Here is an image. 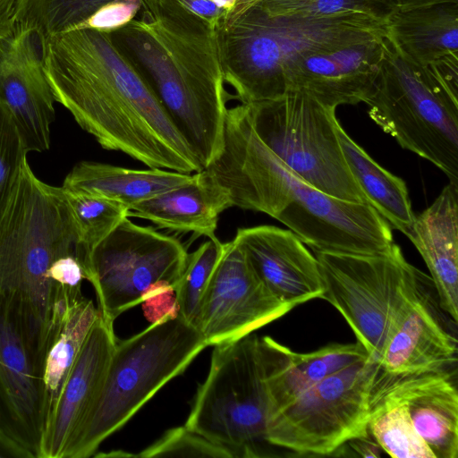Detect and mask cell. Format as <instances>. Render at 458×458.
<instances>
[{
  "label": "cell",
  "mask_w": 458,
  "mask_h": 458,
  "mask_svg": "<svg viewBox=\"0 0 458 458\" xmlns=\"http://www.w3.org/2000/svg\"><path fill=\"white\" fill-rule=\"evenodd\" d=\"M44 70L55 100L103 148L149 168L185 174L203 169L109 33L75 29L47 38Z\"/></svg>",
  "instance_id": "6da1fadb"
},
{
  "label": "cell",
  "mask_w": 458,
  "mask_h": 458,
  "mask_svg": "<svg viewBox=\"0 0 458 458\" xmlns=\"http://www.w3.org/2000/svg\"><path fill=\"white\" fill-rule=\"evenodd\" d=\"M204 169L233 207L268 215L314 251L377 254L394 244L392 227L370 205L320 191L278 158L255 132L247 104L227 108L223 148Z\"/></svg>",
  "instance_id": "7a4b0ae2"
},
{
  "label": "cell",
  "mask_w": 458,
  "mask_h": 458,
  "mask_svg": "<svg viewBox=\"0 0 458 458\" xmlns=\"http://www.w3.org/2000/svg\"><path fill=\"white\" fill-rule=\"evenodd\" d=\"M206 168L223 148L229 94L216 30L176 0H140L109 33Z\"/></svg>",
  "instance_id": "3957f363"
},
{
  "label": "cell",
  "mask_w": 458,
  "mask_h": 458,
  "mask_svg": "<svg viewBox=\"0 0 458 458\" xmlns=\"http://www.w3.org/2000/svg\"><path fill=\"white\" fill-rule=\"evenodd\" d=\"M386 25L364 19L303 20L271 16L259 0H237L216 28L225 82L242 104L279 98L288 91L285 71L315 48L368 33Z\"/></svg>",
  "instance_id": "277c9868"
},
{
  "label": "cell",
  "mask_w": 458,
  "mask_h": 458,
  "mask_svg": "<svg viewBox=\"0 0 458 458\" xmlns=\"http://www.w3.org/2000/svg\"><path fill=\"white\" fill-rule=\"evenodd\" d=\"M365 104L399 145L458 183V55L421 66L386 37L385 55Z\"/></svg>",
  "instance_id": "5b68a950"
},
{
  "label": "cell",
  "mask_w": 458,
  "mask_h": 458,
  "mask_svg": "<svg viewBox=\"0 0 458 458\" xmlns=\"http://www.w3.org/2000/svg\"><path fill=\"white\" fill-rule=\"evenodd\" d=\"M208 347L180 315L152 322L116 342L99 394L64 458L94 455L165 384L183 373Z\"/></svg>",
  "instance_id": "8992f818"
},
{
  "label": "cell",
  "mask_w": 458,
  "mask_h": 458,
  "mask_svg": "<svg viewBox=\"0 0 458 458\" xmlns=\"http://www.w3.org/2000/svg\"><path fill=\"white\" fill-rule=\"evenodd\" d=\"M67 254L78 258L66 195L38 179L26 160L0 215V293L21 294L44 322L54 285L48 271Z\"/></svg>",
  "instance_id": "52a82bcc"
},
{
  "label": "cell",
  "mask_w": 458,
  "mask_h": 458,
  "mask_svg": "<svg viewBox=\"0 0 458 458\" xmlns=\"http://www.w3.org/2000/svg\"><path fill=\"white\" fill-rule=\"evenodd\" d=\"M213 347L184 426L230 448L235 458L272 456L267 439L269 363L262 338L250 334Z\"/></svg>",
  "instance_id": "ba28073f"
},
{
  "label": "cell",
  "mask_w": 458,
  "mask_h": 458,
  "mask_svg": "<svg viewBox=\"0 0 458 458\" xmlns=\"http://www.w3.org/2000/svg\"><path fill=\"white\" fill-rule=\"evenodd\" d=\"M247 106L259 138L300 178L334 198L368 204L341 148L336 108L301 90Z\"/></svg>",
  "instance_id": "9c48e42d"
},
{
  "label": "cell",
  "mask_w": 458,
  "mask_h": 458,
  "mask_svg": "<svg viewBox=\"0 0 458 458\" xmlns=\"http://www.w3.org/2000/svg\"><path fill=\"white\" fill-rule=\"evenodd\" d=\"M379 369L369 358L307 389L270 419L267 442L298 455H333L368 434L369 397Z\"/></svg>",
  "instance_id": "30bf717a"
},
{
  "label": "cell",
  "mask_w": 458,
  "mask_h": 458,
  "mask_svg": "<svg viewBox=\"0 0 458 458\" xmlns=\"http://www.w3.org/2000/svg\"><path fill=\"white\" fill-rule=\"evenodd\" d=\"M188 252L175 237L125 217L90 252L84 266L101 316L113 323L123 312L142 302L158 282L174 285Z\"/></svg>",
  "instance_id": "8fae6325"
},
{
  "label": "cell",
  "mask_w": 458,
  "mask_h": 458,
  "mask_svg": "<svg viewBox=\"0 0 458 458\" xmlns=\"http://www.w3.org/2000/svg\"><path fill=\"white\" fill-rule=\"evenodd\" d=\"M314 253L323 284L320 299L340 312L378 363L411 264L395 243L377 254Z\"/></svg>",
  "instance_id": "7c38bea8"
},
{
  "label": "cell",
  "mask_w": 458,
  "mask_h": 458,
  "mask_svg": "<svg viewBox=\"0 0 458 458\" xmlns=\"http://www.w3.org/2000/svg\"><path fill=\"white\" fill-rule=\"evenodd\" d=\"M42 318L21 294L0 293V429L38 458L43 432Z\"/></svg>",
  "instance_id": "4fadbf2b"
},
{
  "label": "cell",
  "mask_w": 458,
  "mask_h": 458,
  "mask_svg": "<svg viewBox=\"0 0 458 458\" xmlns=\"http://www.w3.org/2000/svg\"><path fill=\"white\" fill-rule=\"evenodd\" d=\"M293 309L266 287L232 240L225 242L204 290L197 327L206 345L216 346L250 335Z\"/></svg>",
  "instance_id": "5bb4252c"
},
{
  "label": "cell",
  "mask_w": 458,
  "mask_h": 458,
  "mask_svg": "<svg viewBox=\"0 0 458 458\" xmlns=\"http://www.w3.org/2000/svg\"><path fill=\"white\" fill-rule=\"evenodd\" d=\"M444 312L430 276L411 264L380 368L403 373L457 364V338Z\"/></svg>",
  "instance_id": "9a60e30c"
},
{
  "label": "cell",
  "mask_w": 458,
  "mask_h": 458,
  "mask_svg": "<svg viewBox=\"0 0 458 458\" xmlns=\"http://www.w3.org/2000/svg\"><path fill=\"white\" fill-rule=\"evenodd\" d=\"M386 35L368 33L307 52L285 71L288 90L335 108L365 103L381 69Z\"/></svg>",
  "instance_id": "2e32d148"
},
{
  "label": "cell",
  "mask_w": 458,
  "mask_h": 458,
  "mask_svg": "<svg viewBox=\"0 0 458 458\" xmlns=\"http://www.w3.org/2000/svg\"><path fill=\"white\" fill-rule=\"evenodd\" d=\"M46 38L21 20L0 37V99L11 111L28 151L50 147L55 101L44 70Z\"/></svg>",
  "instance_id": "e0dca14e"
},
{
  "label": "cell",
  "mask_w": 458,
  "mask_h": 458,
  "mask_svg": "<svg viewBox=\"0 0 458 458\" xmlns=\"http://www.w3.org/2000/svg\"><path fill=\"white\" fill-rule=\"evenodd\" d=\"M373 388L405 404L416 431L436 458H457V364L403 373L380 368Z\"/></svg>",
  "instance_id": "ac0fdd59"
},
{
  "label": "cell",
  "mask_w": 458,
  "mask_h": 458,
  "mask_svg": "<svg viewBox=\"0 0 458 458\" xmlns=\"http://www.w3.org/2000/svg\"><path fill=\"white\" fill-rule=\"evenodd\" d=\"M115 344L114 324L98 312L61 389L38 458H64L99 394Z\"/></svg>",
  "instance_id": "d6986e66"
},
{
  "label": "cell",
  "mask_w": 458,
  "mask_h": 458,
  "mask_svg": "<svg viewBox=\"0 0 458 458\" xmlns=\"http://www.w3.org/2000/svg\"><path fill=\"white\" fill-rule=\"evenodd\" d=\"M233 241L281 301L294 308L320 298L323 284L318 259L292 231L274 225L239 228Z\"/></svg>",
  "instance_id": "ffe728a7"
},
{
  "label": "cell",
  "mask_w": 458,
  "mask_h": 458,
  "mask_svg": "<svg viewBox=\"0 0 458 458\" xmlns=\"http://www.w3.org/2000/svg\"><path fill=\"white\" fill-rule=\"evenodd\" d=\"M98 312L93 301L82 295L81 289H70L54 283L39 341L42 436L50 423L61 389Z\"/></svg>",
  "instance_id": "44dd1931"
},
{
  "label": "cell",
  "mask_w": 458,
  "mask_h": 458,
  "mask_svg": "<svg viewBox=\"0 0 458 458\" xmlns=\"http://www.w3.org/2000/svg\"><path fill=\"white\" fill-rule=\"evenodd\" d=\"M422 257L440 307L458 321V183L449 182L406 234Z\"/></svg>",
  "instance_id": "7402d4cb"
},
{
  "label": "cell",
  "mask_w": 458,
  "mask_h": 458,
  "mask_svg": "<svg viewBox=\"0 0 458 458\" xmlns=\"http://www.w3.org/2000/svg\"><path fill=\"white\" fill-rule=\"evenodd\" d=\"M269 363L267 378L269 420L307 389L370 356L360 344H331L296 352L269 336L262 337Z\"/></svg>",
  "instance_id": "603a6c76"
},
{
  "label": "cell",
  "mask_w": 458,
  "mask_h": 458,
  "mask_svg": "<svg viewBox=\"0 0 458 458\" xmlns=\"http://www.w3.org/2000/svg\"><path fill=\"white\" fill-rule=\"evenodd\" d=\"M232 202L227 191L202 169L186 184L142 201L128 211L171 232L192 233L193 238L216 236L220 215Z\"/></svg>",
  "instance_id": "cb8c5ba5"
},
{
  "label": "cell",
  "mask_w": 458,
  "mask_h": 458,
  "mask_svg": "<svg viewBox=\"0 0 458 458\" xmlns=\"http://www.w3.org/2000/svg\"><path fill=\"white\" fill-rule=\"evenodd\" d=\"M194 174L149 168L130 169L109 164L81 161L65 177L64 191L101 197L131 209L135 205L188 183Z\"/></svg>",
  "instance_id": "d4e9b609"
},
{
  "label": "cell",
  "mask_w": 458,
  "mask_h": 458,
  "mask_svg": "<svg viewBox=\"0 0 458 458\" xmlns=\"http://www.w3.org/2000/svg\"><path fill=\"white\" fill-rule=\"evenodd\" d=\"M386 37L421 66L458 55V4L395 11L387 21Z\"/></svg>",
  "instance_id": "484cf974"
},
{
  "label": "cell",
  "mask_w": 458,
  "mask_h": 458,
  "mask_svg": "<svg viewBox=\"0 0 458 458\" xmlns=\"http://www.w3.org/2000/svg\"><path fill=\"white\" fill-rule=\"evenodd\" d=\"M337 136L348 168L370 205L389 225L410 231L415 218L405 182L378 165L337 124Z\"/></svg>",
  "instance_id": "4316f807"
},
{
  "label": "cell",
  "mask_w": 458,
  "mask_h": 458,
  "mask_svg": "<svg viewBox=\"0 0 458 458\" xmlns=\"http://www.w3.org/2000/svg\"><path fill=\"white\" fill-rule=\"evenodd\" d=\"M368 429L381 449L394 458H436L416 431L405 404L375 390L369 397Z\"/></svg>",
  "instance_id": "83f0119b"
},
{
  "label": "cell",
  "mask_w": 458,
  "mask_h": 458,
  "mask_svg": "<svg viewBox=\"0 0 458 458\" xmlns=\"http://www.w3.org/2000/svg\"><path fill=\"white\" fill-rule=\"evenodd\" d=\"M271 16L303 20L364 19L386 25L393 0H259Z\"/></svg>",
  "instance_id": "f1b7e54d"
},
{
  "label": "cell",
  "mask_w": 458,
  "mask_h": 458,
  "mask_svg": "<svg viewBox=\"0 0 458 458\" xmlns=\"http://www.w3.org/2000/svg\"><path fill=\"white\" fill-rule=\"evenodd\" d=\"M64 191L73 216L79 261L84 271L90 252L123 219L128 217L129 209L108 199Z\"/></svg>",
  "instance_id": "f546056e"
},
{
  "label": "cell",
  "mask_w": 458,
  "mask_h": 458,
  "mask_svg": "<svg viewBox=\"0 0 458 458\" xmlns=\"http://www.w3.org/2000/svg\"><path fill=\"white\" fill-rule=\"evenodd\" d=\"M224 247L225 242L214 236L188 253L183 271L174 285L179 315L195 327H198L204 290Z\"/></svg>",
  "instance_id": "4dcf8cb0"
},
{
  "label": "cell",
  "mask_w": 458,
  "mask_h": 458,
  "mask_svg": "<svg viewBox=\"0 0 458 458\" xmlns=\"http://www.w3.org/2000/svg\"><path fill=\"white\" fill-rule=\"evenodd\" d=\"M114 0H30L22 20L45 38L78 29L97 10Z\"/></svg>",
  "instance_id": "1f68e13d"
},
{
  "label": "cell",
  "mask_w": 458,
  "mask_h": 458,
  "mask_svg": "<svg viewBox=\"0 0 458 458\" xmlns=\"http://www.w3.org/2000/svg\"><path fill=\"white\" fill-rule=\"evenodd\" d=\"M168 456L235 458L230 448L216 444L185 426L167 430L156 442L135 454V457L140 458Z\"/></svg>",
  "instance_id": "d6a6232c"
},
{
  "label": "cell",
  "mask_w": 458,
  "mask_h": 458,
  "mask_svg": "<svg viewBox=\"0 0 458 458\" xmlns=\"http://www.w3.org/2000/svg\"><path fill=\"white\" fill-rule=\"evenodd\" d=\"M28 152L11 111L0 99V215Z\"/></svg>",
  "instance_id": "836d02e7"
},
{
  "label": "cell",
  "mask_w": 458,
  "mask_h": 458,
  "mask_svg": "<svg viewBox=\"0 0 458 458\" xmlns=\"http://www.w3.org/2000/svg\"><path fill=\"white\" fill-rule=\"evenodd\" d=\"M140 9V1L114 0L97 10L78 29L111 33L131 22Z\"/></svg>",
  "instance_id": "e575fe53"
},
{
  "label": "cell",
  "mask_w": 458,
  "mask_h": 458,
  "mask_svg": "<svg viewBox=\"0 0 458 458\" xmlns=\"http://www.w3.org/2000/svg\"><path fill=\"white\" fill-rule=\"evenodd\" d=\"M141 303L144 314L151 323L179 315L174 289L167 282H158L152 285L144 294Z\"/></svg>",
  "instance_id": "d590c367"
},
{
  "label": "cell",
  "mask_w": 458,
  "mask_h": 458,
  "mask_svg": "<svg viewBox=\"0 0 458 458\" xmlns=\"http://www.w3.org/2000/svg\"><path fill=\"white\" fill-rule=\"evenodd\" d=\"M48 278L52 284L70 289H81L85 275L76 255L67 254L53 263L48 271Z\"/></svg>",
  "instance_id": "8d00e7d4"
},
{
  "label": "cell",
  "mask_w": 458,
  "mask_h": 458,
  "mask_svg": "<svg viewBox=\"0 0 458 458\" xmlns=\"http://www.w3.org/2000/svg\"><path fill=\"white\" fill-rule=\"evenodd\" d=\"M30 0H0V37L8 36L22 20Z\"/></svg>",
  "instance_id": "74e56055"
},
{
  "label": "cell",
  "mask_w": 458,
  "mask_h": 458,
  "mask_svg": "<svg viewBox=\"0 0 458 458\" xmlns=\"http://www.w3.org/2000/svg\"><path fill=\"white\" fill-rule=\"evenodd\" d=\"M187 10L205 21L214 30L217 27L225 11L220 9L210 0H176Z\"/></svg>",
  "instance_id": "f35d334b"
},
{
  "label": "cell",
  "mask_w": 458,
  "mask_h": 458,
  "mask_svg": "<svg viewBox=\"0 0 458 458\" xmlns=\"http://www.w3.org/2000/svg\"><path fill=\"white\" fill-rule=\"evenodd\" d=\"M344 446H348L361 457H379L383 451L369 432L351 439Z\"/></svg>",
  "instance_id": "ab89813d"
},
{
  "label": "cell",
  "mask_w": 458,
  "mask_h": 458,
  "mask_svg": "<svg viewBox=\"0 0 458 458\" xmlns=\"http://www.w3.org/2000/svg\"><path fill=\"white\" fill-rule=\"evenodd\" d=\"M396 11H409L445 4H458V0H393Z\"/></svg>",
  "instance_id": "60d3db41"
},
{
  "label": "cell",
  "mask_w": 458,
  "mask_h": 458,
  "mask_svg": "<svg viewBox=\"0 0 458 458\" xmlns=\"http://www.w3.org/2000/svg\"><path fill=\"white\" fill-rule=\"evenodd\" d=\"M0 457L30 458L29 454L0 429Z\"/></svg>",
  "instance_id": "b9f144b4"
},
{
  "label": "cell",
  "mask_w": 458,
  "mask_h": 458,
  "mask_svg": "<svg viewBox=\"0 0 458 458\" xmlns=\"http://www.w3.org/2000/svg\"><path fill=\"white\" fill-rule=\"evenodd\" d=\"M220 9L227 12L230 11L237 3V0H210Z\"/></svg>",
  "instance_id": "7bdbcfd3"
},
{
  "label": "cell",
  "mask_w": 458,
  "mask_h": 458,
  "mask_svg": "<svg viewBox=\"0 0 458 458\" xmlns=\"http://www.w3.org/2000/svg\"><path fill=\"white\" fill-rule=\"evenodd\" d=\"M125 1L136 2V1H140V0H125Z\"/></svg>",
  "instance_id": "ee69618b"
}]
</instances>
